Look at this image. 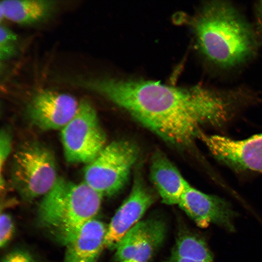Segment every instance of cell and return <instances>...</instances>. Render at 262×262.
<instances>
[{
  "label": "cell",
  "mask_w": 262,
  "mask_h": 262,
  "mask_svg": "<svg viewBox=\"0 0 262 262\" xmlns=\"http://www.w3.org/2000/svg\"><path fill=\"white\" fill-rule=\"evenodd\" d=\"M78 84L104 96L163 140L179 147L189 146L200 137L202 126L225 122L243 102L239 89L180 88L108 78L81 80Z\"/></svg>",
  "instance_id": "1"
},
{
  "label": "cell",
  "mask_w": 262,
  "mask_h": 262,
  "mask_svg": "<svg viewBox=\"0 0 262 262\" xmlns=\"http://www.w3.org/2000/svg\"><path fill=\"white\" fill-rule=\"evenodd\" d=\"M197 47L204 57L222 68L238 66L256 50V36L248 23L229 2L205 4L193 21Z\"/></svg>",
  "instance_id": "2"
},
{
  "label": "cell",
  "mask_w": 262,
  "mask_h": 262,
  "mask_svg": "<svg viewBox=\"0 0 262 262\" xmlns=\"http://www.w3.org/2000/svg\"><path fill=\"white\" fill-rule=\"evenodd\" d=\"M102 196L84 182L58 177L41 200L37 212L39 226L66 245L98 212Z\"/></svg>",
  "instance_id": "3"
},
{
  "label": "cell",
  "mask_w": 262,
  "mask_h": 262,
  "mask_svg": "<svg viewBox=\"0 0 262 262\" xmlns=\"http://www.w3.org/2000/svg\"><path fill=\"white\" fill-rule=\"evenodd\" d=\"M56 171L52 152L41 144L28 142L14 155L12 182L21 198L31 201L51 189L58 178Z\"/></svg>",
  "instance_id": "4"
},
{
  "label": "cell",
  "mask_w": 262,
  "mask_h": 262,
  "mask_svg": "<svg viewBox=\"0 0 262 262\" xmlns=\"http://www.w3.org/2000/svg\"><path fill=\"white\" fill-rule=\"evenodd\" d=\"M137 156L134 144L124 140L114 141L87 164L84 182L102 197L112 196L124 186Z\"/></svg>",
  "instance_id": "5"
},
{
  "label": "cell",
  "mask_w": 262,
  "mask_h": 262,
  "mask_svg": "<svg viewBox=\"0 0 262 262\" xmlns=\"http://www.w3.org/2000/svg\"><path fill=\"white\" fill-rule=\"evenodd\" d=\"M66 160L70 163L91 162L106 145V135L95 108L85 99L80 101L73 118L61 130Z\"/></svg>",
  "instance_id": "6"
},
{
  "label": "cell",
  "mask_w": 262,
  "mask_h": 262,
  "mask_svg": "<svg viewBox=\"0 0 262 262\" xmlns=\"http://www.w3.org/2000/svg\"><path fill=\"white\" fill-rule=\"evenodd\" d=\"M79 103L70 94L44 89L32 97L26 113L31 123L42 130H62L75 116Z\"/></svg>",
  "instance_id": "7"
},
{
  "label": "cell",
  "mask_w": 262,
  "mask_h": 262,
  "mask_svg": "<svg viewBox=\"0 0 262 262\" xmlns=\"http://www.w3.org/2000/svg\"><path fill=\"white\" fill-rule=\"evenodd\" d=\"M178 205L200 228L214 224L229 231L235 230L236 213L223 198L204 193L188 184Z\"/></svg>",
  "instance_id": "8"
},
{
  "label": "cell",
  "mask_w": 262,
  "mask_h": 262,
  "mask_svg": "<svg viewBox=\"0 0 262 262\" xmlns=\"http://www.w3.org/2000/svg\"><path fill=\"white\" fill-rule=\"evenodd\" d=\"M155 198L143 180L137 177L129 196L117 209L107 228L104 246L115 249L126 233L139 222Z\"/></svg>",
  "instance_id": "9"
},
{
  "label": "cell",
  "mask_w": 262,
  "mask_h": 262,
  "mask_svg": "<svg viewBox=\"0 0 262 262\" xmlns=\"http://www.w3.org/2000/svg\"><path fill=\"white\" fill-rule=\"evenodd\" d=\"M165 233L166 226L162 219L151 218L139 221L118 243L115 260L148 262L162 244Z\"/></svg>",
  "instance_id": "10"
},
{
  "label": "cell",
  "mask_w": 262,
  "mask_h": 262,
  "mask_svg": "<svg viewBox=\"0 0 262 262\" xmlns=\"http://www.w3.org/2000/svg\"><path fill=\"white\" fill-rule=\"evenodd\" d=\"M107 229L98 220L88 221L66 245L63 262H97L104 246Z\"/></svg>",
  "instance_id": "11"
},
{
  "label": "cell",
  "mask_w": 262,
  "mask_h": 262,
  "mask_svg": "<svg viewBox=\"0 0 262 262\" xmlns=\"http://www.w3.org/2000/svg\"><path fill=\"white\" fill-rule=\"evenodd\" d=\"M150 177L162 201L167 205L178 204L189 184L174 164L159 151L152 156Z\"/></svg>",
  "instance_id": "12"
},
{
  "label": "cell",
  "mask_w": 262,
  "mask_h": 262,
  "mask_svg": "<svg viewBox=\"0 0 262 262\" xmlns=\"http://www.w3.org/2000/svg\"><path fill=\"white\" fill-rule=\"evenodd\" d=\"M57 6L53 0H4L0 3V20L6 18L22 25H31L49 18Z\"/></svg>",
  "instance_id": "13"
},
{
  "label": "cell",
  "mask_w": 262,
  "mask_h": 262,
  "mask_svg": "<svg viewBox=\"0 0 262 262\" xmlns=\"http://www.w3.org/2000/svg\"><path fill=\"white\" fill-rule=\"evenodd\" d=\"M166 262H213L207 244L192 232L180 235L177 239L171 256Z\"/></svg>",
  "instance_id": "14"
},
{
  "label": "cell",
  "mask_w": 262,
  "mask_h": 262,
  "mask_svg": "<svg viewBox=\"0 0 262 262\" xmlns=\"http://www.w3.org/2000/svg\"><path fill=\"white\" fill-rule=\"evenodd\" d=\"M17 36L11 30L5 26L0 28V57L1 60H6L16 54L15 42Z\"/></svg>",
  "instance_id": "15"
},
{
  "label": "cell",
  "mask_w": 262,
  "mask_h": 262,
  "mask_svg": "<svg viewBox=\"0 0 262 262\" xmlns=\"http://www.w3.org/2000/svg\"><path fill=\"white\" fill-rule=\"evenodd\" d=\"M14 232V225L11 217L1 213L0 217V246L4 247L11 240Z\"/></svg>",
  "instance_id": "16"
},
{
  "label": "cell",
  "mask_w": 262,
  "mask_h": 262,
  "mask_svg": "<svg viewBox=\"0 0 262 262\" xmlns=\"http://www.w3.org/2000/svg\"><path fill=\"white\" fill-rule=\"evenodd\" d=\"M11 136L7 130H1L0 134V170L4 165L11 149Z\"/></svg>",
  "instance_id": "17"
},
{
  "label": "cell",
  "mask_w": 262,
  "mask_h": 262,
  "mask_svg": "<svg viewBox=\"0 0 262 262\" xmlns=\"http://www.w3.org/2000/svg\"><path fill=\"white\" fill-rule=\"evenodd\" d=\"M1 262H36V261L27 251L17 249L5 255Z\"/></svg>",
  "instance_id": "18"
},
{
  "label": "cell",
  "mask_w": 262,
  "mask_h": 262,
  "mask_svg": "<svg viewBox=\"0 0 262 262\" xmlns=\"http://www.w3.org/2000/svg\"><path fill=\"white\" fill-rule=\"evenodd\" d=\"M255 12L257 27L262 33V0L258 1L255 4Z\"/></svg>",
  "instance_id": "19"
},
{
  "label": "cell",
  "mask_w": 262,
  "mask_h": 262,
  "mask_svg": "<svg viewBox=\"0 0 262 262\" xmlns=\"http://www.w3.org/2000/svg\"><path fill=\"white\" fill-rule=\"evenodd\" d=\"M119 262H137L132 260H125L123 261H120Z\"/></svg>",
  "instance_id": "20"
}]
</instances>
